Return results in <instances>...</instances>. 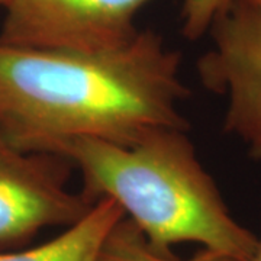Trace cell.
I'll return each instance as SVG.
<instances>
[{
    "label": "cell",
    "mask_w": 261,
    "mask_h": 261,
    "mask_svg": "<svg viewBox=\"0 0 261 261\" xmlns=\"http://www.w3.org/2000/svg\"><path fill=\"white\" fill-rule=\"evenodd\" d=\"M73 164L61 155L27 152L0 132V251H13L49 226H70L96 203L70 189Z\"/></svg>",
    "instance_id": "obj_3"
},
{
    "label": "cell",
    "mask_w": 261,
    "mask_h": 261,
    "mask_svg": "<svg viewBox=\"0 0 261 261\" xmlns=\"http://www.w3.org/2000/svg\"><path fill=\"white\" fill-rule=\"evenodd\" d=\"M181 54L152 31L105 53L0 42V132L16 148L49 152L70 138L129 145L163 128H187Z\"/></svg>",
    "instance_id": "obj_1"
},
{
    "label": "cell",
    "mask_w": 261,
    "mask_h": 261,
    "mask_svg": "<svg viewBox=\"0 0 261 261\" xmlns=\"http://www.w3.org/2000/svg\"><path fill=\"white\" fill-rule=\"evenodd\" d=\"M245 2H250V3H254V5H258V6H261V0H245Z\"/></svg>",
    "instance_id": "obj_11"
},
{
    "label": "cell",
    "mask_w": 261,
    "mask_h": 261,
    "mask_svg": "<svg viewBox=\"0 0 261 261\" xmlns=\"http://www.w3.org/2000/svg\"><path fill=\"white\" fill-rule=\"evenodd\" d=\"M97 261H238L221 252L202 248L193 257L181 260L174 254L157 251L138 226L123 216L106 237Z\"/></svg>",
    "instance_id": "obj_7"
},
{
    "label": "cell",
    "mask_w": 261,
    "mask_h": 261,
    "mask_svg": "<svg viewBox=\"0 0 261 261\" xmlns=\"http://www.w3.org/2000/svg\"><path fill=\"white\" fill-rule=\"evenodd\" d=\"M187 128H163L121 145L96 138L57 142L48 154L68 160L93 202L109 197L163 254L196 243L250 261L258 238L240 224L196 154Z\"/></svg>",
    "instance_id": "obj_2"
},
{
    "label": "cell",
    "mask_w": 261,
    "mask_h": 261,
    "mask_svg": "<svg viewBox=\"0 0 261 261\" xmlns=\"http://www.w3.org/2000/svg\"><path fill=\"white\" fill-rule=\"evenodd\" d=\"M209 32L212 47L197 60L199 80L228 97L225 132L261 160V6L233 0Z\"/></svg>",
    "instance_id": "obj_5"
},
{
    "label": "cell",
    "mask_w": 261,
    "mask_h": 261,
    "mask_svg": "<svg viewBox=\"0 0 261 261\" xmlns=\"http://www.w3.org/2000/svg\"><path fill=\"white\" fill-rule=\"evenodd\" d=\"M250 261H261V240L258 241V245H257V250L252 254L251 260Z\"/></svg>",
    "instance_id": "obj_9"
},
{
    "label": "cell",
    "mask_w": 261,
    "mask_h": 261,
    "mask_svg": "<svg viewBox=\"0 0 261 261\" xmlns=\"http://www.w3.org/2000/svg\"><path fill=\"white\" fill-rule=\"evenodd\" d=\"M152 0H9L0 42L73 53L125 47L140 31L135 18Z\"/></svg>",
    "instance_id": "obj_4"
},
{
    "label": "cell",
    "mask_w": 261,
    "mask_h": 261,
    "mask_svg": "<svg viewBox=\"0 0 261 261\" xmlns=\"http://www.w3.org/2000/svg\"><path fill=\"white\" fill-rule=\"evenodd\" d=\"M8 3H9V0H0V8L5 9V6H6Z\"/></svg>",
    "instance_id": "obj_10"
},
{
    "label": "cell",
    "mask_w": 261,
    "mask_h": 261,
    "mask_svg": "<svg viewBox=\"0 0 261 261\" xmlns=\"http://www.w3.org/2000/svg\"><path fill=\"white\" fill-rule=\"evenodd\" d=\"M233 0H185L181 10V32L196 41L212 27L214 20L231 6Z\"/></svg>",
    "instance_id": "obj_8"
},
{
    "label": "cell",
    "mask_w": 261,
    "mask_h": 261,
    "mask_svg": "<svg viewBox=\"0 0 261 261\" xmlns=\"http://www.w3.org/2000/svg\"><path fill=\"white\" fill-rule=\"evenodd\" d=\"M123 216L115 200L102 197L58 237L28 250L0 251V261H97L106 237Z\"/></svg>",
    "instance_id": "obj_6"
}]
</instances>
